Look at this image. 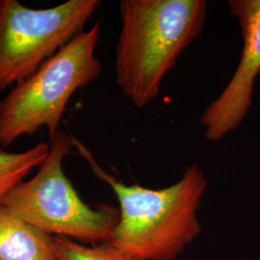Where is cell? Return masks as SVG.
I'll return each mask as SVG.
<instances>
[{
    "label": "cell",
    "mask_w": 260,
    "mask_h": 260,
    "mask_svg": "<svg viewBox=\"0 0 260 260\" xmlns=\"http://www.w3.org/2000/svg\"><path fill=\"white\" fill-rule=\"evenodd\" d=\"M73 141L94 175L118 198L120 219L108 241L136 260H177L202 232L198 210L207 188L202 167L188 166L177 183L167 188L126 185L100 167L80 141L74 136Z\"/></svg>",
    "instance_id": "6da1fadb"
},
{
    "label": "cell",
    "mask_w": 260,
    "mask_h": 260,
    "mask_svg": "<svg viewBox=\"0 0 260 260\" xmlns=\"http://www.w3.org/2000/svg\"><path fill=\"white\" fill-rule=\"evenodd\" d=\"M205 0H122L116 82L135 106L154 101L179 56L203 31Z\"/></svg>",
    "instance_id": "7a4b0ae2"
},
{
    "label": "cell",
    "mask_w": 260,
    "mask_h": 260,
    "mask_svg": "<svg viewBox=\"0 0 260 260\" xmlns=\"http://www.w3.org/2000/svg\"><path fill=\"white\" fill-rule=\"evenodd\" d=\"M101 25L82 31L41 66L27 79L13 87L0 102V147L47 127L49 139L59 130L73 94L96 79L103 70L94 54Z\"/></svg>",
    "instance_id": "3957f363"
},
{
    "label": "cell",
    "mask_w": 260,
    "mask_h": 260,
    "mask_svg": "<svg viewBox=\"0 0 260 260\" xmlns=\"http://www.w3.org/2000/svg\"><path fill=\"white\" fill-rule=\"evenodd\" d=\"M48 145L37 175L13 188L0 205L51 236L92 245L108 241L120 219L119 208L89 206L66 177L63 161L74 148L72 135L60 130Z\"/></svg>",
    "instance_id": "277c9868"
},
{
    "label": "cell",
    "mask_w": 260,
    "mask_h": 260,
    "mask_svg": "<svg viewBox=\"0 0 260 260\" xmlns=\"http://www.w3.org/2000/svg\"><path fill=\"white\" fill-rule=\"evenodd\" d=\"M101 2L69 0L47 9L0 0V91L33 75L84 31Z\"/></svg>",
    "instance_id": "5b68a950"
},
{
    "label": "cell",
    "mask_w": 260,
    "mask_h": 260,
    "mask_svg": "<svg viewBox=\"0 0 260 260\" xmlns=\"http://www.w3.org/2000/svg\"><path fill=\"white\" fill-rule=\"evenodd\" d=\"M229 6L240 24L243 50L233 78L200 118L211 142L223 139L245 120L260 73V0H232Z\"/></svg>",
    "instance_id": "8992f818"
},
{
    "label": "cell",
    "mask_w": 260,
    "mask_h": 260,
    "mask_svg": "<svg viewBox=\"0 0 260 260\" xmlns=\"http://www.w3.org/2000/svg\"><path fill=\"white\" fill-rule=\"evenodd\" d=\"M0 260H58L53 236L0 205Z\"/></svg>",
    "instance_id": "52a82bcc"
},
{
    "label": "cell",
    "mask_w": 260,
    "mask_h": 260,
    "mask_svg": "<svg viewBox=\"0 0 260 260\" xmlns=\"http://www.w3.org/2000/svg\"><path fill=\"white\" fill-rule=\"evenodd\" d=\"M48 151L49 145L47 143H39L20 152L0 150V203L13 188L24 181L33 169L43 164Z\"/></svg>",
    "instance_id": "ba28073f"
},
{
    "label": "cell",
    "mask_w": 260,
    "mask_h": 260,
    "mask_svg": "<svg viewBox=\"0 0 260 260\" xmlns=\"http://www.w3.org/2000/svg\"><path fill=\"white\" fill-rule=\"evenodd\" d=\"M58 260H136L109 241L87 246L82 243L53 236Z\"/></svg>",
    "instance_id": "9c48e42d"
}]
</instances>
